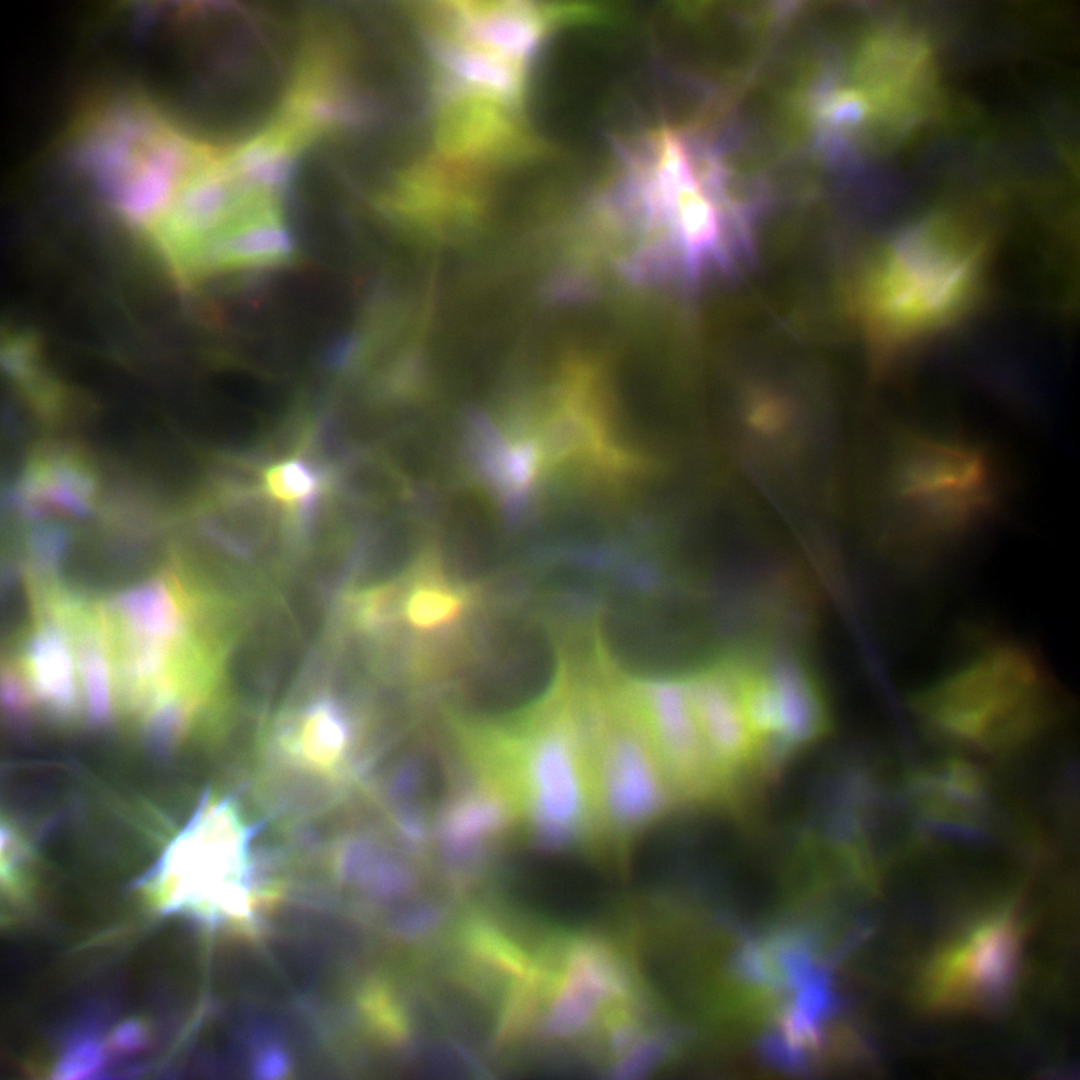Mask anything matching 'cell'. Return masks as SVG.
<instances>
[{"mask_svg":"<svg viewBox=\"0 0 1080 1080\" xmlns=\"http://www.w3.org/2000/svg\"><path fill=\"white\" fill-rule=\"evenodd\" d=\"M586 729L599 827L617 837L639 834L677 802L668 777L627 709Z\"/></svg>","mask_w":1080,"mask_h":1080,"instance_id":"cell-5","label":"cell"},{"mask_svg":"<svg viewBox=\"0 0 1080 1080\" xmlns=\"http://www.w3.org/2000/svg\"><path fill=\"white\" fill-rule=\"evenodd\" d=\"M625 702L660 761L677 802L733 801L705 743L685 677L638 684Z\"/></svg>","mask_w":1080,"mask_h":1080,"instance_id":"cell-8","label":"cell"},{"mask_svg":"<svg viewBox=\"0 0 1080 1080\" xmlns=\"http://www.w3.org/2000/svg\"><path fill=\"white\" fill-rule=\"evenodd\" d=\"M908 807L924 833L968 841L991 836L996 811L986 773L962 758L919 770L907 784Z\"/></svg>","mask_w":1080,"mask_h":1080,"instance_id":"cell-10","label":"cell"},{"mask_svg":"<svg viewBox=\"0 0 1080 1080\" xmlns=\"http://www.w3.org/2000/svg\"><path fill=\"white\" fill-rule=\"evenodd\" d=\"M408 12L419 34L529 70L554 31L582 19L578 3L530 1L430 2Z\"/></svg>","mask_w":1080,"mask_h":1080,"instance_id":"cell-6","label":"cell"},{"mask_svg":"<svg viewBox=\"0 0 1080 1080\" xmlns=\"http://www.w3.org/2000/svg\"><path fill=\"white\" fill-rule=\"evenodd\" d=\"M1017 948L1011 916L989 918L935 960L925 983L928 1000L937 1006L1001 1001L1011 985Z\"/></svg>","mask_w":1080,"mask_h":1080,"instance_id":"cell-9","label":"cell"},{"mask_svg":"<svg viewBox=\"0 0 1080 1080\" xmlns=\"http://www.w3.org/2000/svg\"><path fill=\"white\" fill-rule=\"evenodd\" d=\"M26 677L33 695L56 717L71 716L78 702L75 653L61 627L48 623L28 643Z\"/></svg>","mask_w":1080,"mask_h":1080,"instance_id":"cell-13","label":"cell"},{"mask_svg":"<svg viewBox=\"0 0 1080 1080\" xmlns=\"http://www.w3.org/2000/svg\"><path fill=\"white\" fill-rule=\"evenodd\" d=\"M148 1043V1030L140 1020H126L119 1024L109 1038L113 1052L129 1055L141 1051Z\"/></svg>","mask_w":1080,"mask_h":1080,"instance_id":"cell-20","label":"cell"},{"mask_svg":"<svg viewBox=\"0 0 1080 1080\" xmlns=\"http://www.w3.org/2000/svg\"><path fill=\"white\" fill-rule=\"evenodd\" d=\"M499 754L498 785L541 845H577L600 830L584 727L560 718Z\"/></svg>","mask_w":1080,"mask_h":1080,"instance_id":"cell-4","label":"cell"},{"mask_svg":"<svg viewBox=\"0 0 1080 1080\" xmlns=\"http://www.w3.org/2000/svg\"><path fill=\"white\" fill-rule=\"evenodd\" d=\"M266 495L293 511H306L316 500L323 479L308 462L296 457L281 459L261 474Z\"/></svg>","mask_w":1080,"mask_h":1080,"instance_id":"cell-17","label":"cell"},{"mask_svg":"<svg viewBox=\"0 0 1080 1080\" xmlns=\"http://www.w3.org/2000/svg\"><path fill=\"white\" fill-rule=\"evenodd\" d=\"M33 694L26 675L13 667H5L2 675V703L8 717L21 725L27 717L30 694Z\"/></svg>","mask_w":1080,"mask_h":1080,"instance_id":"cell-19","label":"cell"},{"mask_svg":"<svg viewBox=\"0 0 1080 1080\" xmlns=\"http://www.w3.org/2000/svg\"><path fill=\"white\" fill-rule=\"evenodd\" d=\"M79 681L91 722L106 724L112 714V680L108 650L94 628L80 630L75 644Z\"/></svg>","mask_w":1080,"mask_h":1080,"instance_id":"cell-16","label":"cell"},{"mask_svg":"<svg viewBox=\"0 0 1080 1080\" xmlns=\"http://www.w3.org/2000/svg\"><path fill=\"white\" fill-rule=\"evenodd\" d=\"M269 823L245 784L206 789L143 884L164 911L255 935L263 913L284 896L277 848L265 841Z\"/></svg>","mask_w":1080,"mask_h":1080,"instance_id":"cell-1","label":"cell"},{"mask_svg":"<svg viewBox=\"0 0 1080 1080\" xmlns=\"http://www.w3.org/2000/svg\"><path fill=\"white\" fill-rule=\"evenodd\" d=\"M106 1048L98 1036L81 1033L67 1043L55 1069L61 1079H83L97 1076L106 1062Z\"/></svg>","mask_w":1080,"mask_h":1080,"instance_id":"cell-18","label":"cell"},{"mask_svg":"<svg viewBox=\"0 0 1080 1080\" xmlns=\"http://www.w3.org/2000/svg\"><path fill=\"white\" fill-rule=\"evenodd\" d=\"M103 492L92 453L77 442L55 439L33 447L6 496L28 516L54 511L84 517L94 510Z\"/></svg>","mask_w":1080,"mask_h":1080,"instance_id":"cell-11","label":"cell"},{"mask_svg":"<svg viewBox=\"0 0 1080 1080\" xmlns=\"http://www.w3.org/2000/svg\"><path fill=\"white\" fill-rule=\"evenodd\" d=\"M1059 696L1034 649L1018 640L985 637L973 655L915 693L910 703L935 740L1004 757L1055 724Z\"/></svg>","mask_w":1080,"mask_h":1080,"instance_id":"cell-2","label":"cell"},{"mask_svg":"<svg viewBox=\"0 0 1080 1080\" xmlns=\"http://www.w3.org/2000/svg\"><path fill=\"white\" fill-rule=\"evenodd\" d=\"M172 582L157 578L117 595L108 613L119 636L174 643L197 633L193 606Z\"/></svg>","mask_w":1080,"mask_h":1080,"instance_id":"cell-12","label":"cell"},{"mask_svg":"<svg viewBox=\"0 0 1080 1080\" xmlns=\"http://www.w3.org/2000/svg\"><path fill=\"white\" fill-rule=\"evenodd\" d=\"M496 177L425 150L397 174L379 205L389 219L413 235L453 241L477 230L487 219Z\"/></svg>","mask_w":1080,"mask_h":1080,"instance_id":"cell-7","label":"cell"},{"mask_svg":"<svg viewBox=\"0 0 1080 1080\" xmlns=\"http://www.w3.org/2000/svg\"><path fill=\"white\" fill-rule=\"evenodd\" d=\"M517 814L502 795L475 793L457 801L447 812L441 836L453 846H466L499 834Z\"/></svg>","mask_w":1080,"mask_h":1080,"instance_id":"cell-15","label":"cell"},{"mask_svg":"<svg viewBox=\"0 0 1080 1080\" xmlns=\"http://www.w3.org/2000/svg\"><path fill=\"white\" fill-rule=\"evenodd\" d=\"M983 256V244L939 225L899 233L855 288V312L868 338L895 348L947 326L973 299Z\"/></svg>","mask_w":1080,"mask_h":1080,"instance_id":"cell-3","label":"cell"},{"mask_svg":"<svg viewBox=\"0 0 1080 1080\" xmlns=\"http://www.w3.org/2000/svg\"><path fill=\"white\" fill-rule=\"evenodd\" d=\"M414 573L399 598L396 613L417 633L431 634L448 628L463 616L468 603L463 589L429 571Z\"/></svg>","mask_w":1080,"mask_h":1080,"instance_id":"cell-14","label":"cell"}]
</instances>
